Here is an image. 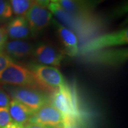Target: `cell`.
I'll list each match as a JSON object with an SVG mask.
<instances>
[{
	"instance_id": "obj_27",
	"label": "cell",
	"mask_w": 128,
	"mask_h": 128,
	"mask_svg": "<svg viewBox=\"0 0 128 128\" xmlns=\"http://www.w3.org/2000/svg\"><path fill=\"white\" fill-rule=\"evenodd\" d=\"M51 2H58L60 0H50Z\"/></svg>"
},
{
	"instance_id": "obj_4",
	"label": "cell",
	"mask_w": 128,
	"mask_h": 128,
	"mask_svg": "<svg viewBox=\"0 0 128 128\" xmlns=\"http://www.w3.org/2000/svg\"><path fill=\"white\" fill-rule=\"evenodd\" d=\"M28 66L45 92L52 93L65 84L61 72L55 67L40 64H30Z\"/></svg>"
},
{
	"instance_id": "obj_18",
	"label": "cell",
	"mask_w": 128,
	"mask_h": 128,
	"mask_svg": "<svg viewBox=\"0 0 128 128\" xmlns=\"http://www.w3.org/2000/svg\"><path fill=\"white\" fill-rule=\"evenodd\" d=\"M12 121L8 108H0V128H4Z\"/></svg>"
},
{
	"instance_id": "obj_7",
	"label": "cell",
	"mask_w": 128,
	"mask_h": 128,
	"mask_svg": "<svg viewBox=\"0 0 128 128\" xmlns=\"http://www.w3.org/2000/svg\"><path fill=\"white\" fill-rule=\"evenodd\" d=\"M30 33L36 34L50 24L52 19V14L46 7L35 2L25 14Z\"/></svg>"
},
{
	"instance_id": "obj_20",
	"label": "cell",
	"mask_w": 128,
	"mask_h": 128,
	"mask_svg": "<svg viewBox=\"0 0 128 128\" xmlns=\"http://www.w3.org/2000/svg\"><path fill=\"white\" fill-rule=\"evenodd\" d=\"M12 62H14L13 60L4 52L0 51V72Z\"/></svg>"
},
{
	"instance_id": "obj_2",
	"label": "cell",
	"mask_w": 128,
	"mask_h": 128,
	"mask_svg": "<svg viewBox=\"0 0 128 128\" xmlns=\"http://www.w3.org/2000/svg\"><path fill=\"white\" fill-rule=\"evenodd\" d=\"M0 82L45 92L31 70L14 62L0 72Z\"/></svg>"
},
{
	"instance_id": "obj_26",
	"label": "cell",
	"mask_w": 128,
	"mask_h": 128,
	"mask_svg": "<svg viewBox=\"0 0 128 128\" xmlns=\"http://www.w3.org/2000/svg\"><path fill=\"white\" fill-rule=\"evenodd\" d=\"M76 1H77V2L79 3V4H80L81 5V6H83V7H84L85 8H86V7H85V6H84V0H76Z\"/></svg>"
},
{
	"instance_id": "obj_16",
	"label": "cell",
	"mask_w": 128,
	"mask_h": 128,
	"mask_svg": "<svg viewBox=\"0 0 128 128\" xmlns=\"http://www.w3.org/2000/svg\"><path fill=\"white\" fill-rule=\"evenodd\" d=\"M8 2L14 14L24 17L34 0H9Z\"/></svg>"
},
{
	"instance_id": "obj_15",
	"label": "cell",
	"mask_w": 128,
	"mask_h": 128,
	"mask_svg": "<svg viewBox=\"0 0 128 128\" xmlns=\"http://www.w3.org/2000/svg\"><path fill=\"white\" fill-rule=\"evenodd\" d=\"M58 3L66 12L74 17L83 15L88 12L76 0H60Z\"/></svg>"
},
{
	"instance_id": "obj_5",
	"label": "cell",
	"mask_w": 128,
	"mask_h": 128,
	"mask_svg": "<svg viewBox=\"0 0 128 128\" xmlns=\"http://www.w3.org/2000/svg\"><path fill=\"white\" fill-rule=\"evenodd\" d=\"M128 28H126L103 34L88 42L81 48L79 54L84 55L95 51L103 50L105 48L124 45L128 44Z\"/></svg>"
},
{
	"instance_id": "obj_12",
	"label": "cell",
	"mask_w": 128,
	"mask_h": 128,
	"mask_svg": "<svg viewBox=\"0 0 128 128\" xmlns=\"http://www.w3.org/2000/svg\"><path fill=\"white\" fill-rule=\"evenodd\" d=\"M58 33L65 48L64 52L71 57L79 55L78 39L76 34L70 29L62 26H59Z\"/></svg>"
},
{
	"instance_id": "obj_3",
	"label": "cell",
	"mask_w": 128,
	"mask_h": 128,
	"mask_svg": "<svg viewBox=\"0 0 128 128\" xmlns=\"http://www.w3.org/2000/svg\"><path fill=\"white\" fill-rule=\"evenodd\" d=\"M2 88L12 99L26 106L33 112L50 102V97L42 91L6 84Z\"/></svg>"
},
{
	"instance_id": "obj_25",
	"label": "cell",
	"mask_w": 128,
	"mask_h": 128,
	"mask_svg": "<svg viewBox=\"0 0 128 128\" xmlns=\"http://www.w3.org/2000/svg\"><path fill=\"white\" fill-rule=\"evenodd\" d=\"M34 1L39 4L46 8L48 7V5L50 3V0H34Z\"/></svg>"
},
{
	"instance_id": "obj_19",
	"label": "cell",
	"mask_w": 128,
	"mask_h": 128,
	"mask_svg": "<svg viewBox=\"0 0 128 128\" xmlns=\"http://www.w3.org/2000/svg\"><path fill=\"white\" fill-rule=\"evenodd\" d=\"M12 98L2 87H0V108H8Z\"/></svg>"
},
{
	"instance_id": "obj_22",
	"label": "cell",
	"mask_w": 128,
	"mask_h": 128,
	"mask_svg": "<svg viewBox=\"0 0 128 128\" xmlns=\"http://www.w3.org/2000/svg\"><path fill=\"white\" fill-rule=\"evenodd\" d=\"M106 0H84V4L88 10H92L96 7Z\"/></svg>"
},
{
	"instance_id": "obj_11",
	"label": "cell",
	"mask_w": 128,
	"mask_h": 128,
	"mask_svg": "<svg viewBox=\"0 0 128 128\" xmlns=\"http://www.w3.org/2000/svg\"><path fill=\"white\" fill-rule=\"evenodd\" d=\"M6 28L8 37L14 40L27 39L31 33L28 22L24 16H17L12 19Z\"/></svg>"
},
{
	"instance_id": "obj_10",
	"label": "cell",
	"mask_w": 128,
	"mask_h": 128,
	"mask_svg": "<svg viewBox=\"0 0 128 128\" xmlns=\"http://www.w3.org/2000/svg\"><path fill=\"white\" fill-rule=\"evenodd\" d=\"M34 47L31 44L22 40H14L7 42L5 46V53L12 60H20L33 55Z\"/></svg>"
},
{
	"instance_id": "obj_9",
	"label": "cell",
	"mask_w": 128,
	"mask_h": 128,
	"mask_svg": "<svg viewBox=\"0 0 128 128\" xmlns=\"http://www.w3.org/2000/svg\"><path fill=\"white\" fill-rule=\"evenodd\" d=\"M33 56L40 64L58 67L64 58V52L50 44H42L34 49Z\"/></svg>"
},
{
	"instance_id": "obj_1",
	"label": "cell",
	"mask_w": 128,
	"mask_h": 128,
	"mask_svg": "<svg viewBox=\"0 0 128 128\" xmlns=\"http://www.w3.org/2000/svg\"><path fill=\"white\" fill-rule=\"evenodd\" d=\"M50 103L61 113L64 126L74 125L79 116V108L76 94L68 84L52 92Z\"/></svg>"
},
{
	"instance_id": "obj_8",
	"label": "cell",
	"mask_w": 128,
	"mask_h": 128,
	"mask_svg": "<svg viewBox=\"0 0 128 128\" xmlns=\"http://www.w3.org/2000/svg\"><path fill=\"white\" fill-rule=\"evenodd\" d=\"M84 55V60L88 63L116 66L127 60L128 50H100Z\"/></svg>"
},
{
	"instance_id": "obj_14",
	"label": "cell",
	"mask_w": 128,
	"mask_h": 128,
	"mask_svg": "<svg viewBox=\"0 0 128 128\" xmlns=\"http://www.w3.org/2000/svg\"><path fill=\"white\" fill-rule=\"evenodd\" d=\"M47 8L65 25L71 28L75 27L76 21L74 16L66 12L58 2H50Z\"/></svg>"
},
{
	"instance_id": "obj_13",
	"label": "cell",
	"mask_w": 128,
	"mask_h": 128,
	"mask_svg": "<svg viewBox=\"0 0 128 128\" xmlns=\"http://www.w3.org/2000/svg\"><path fill=\"white\" fill-rule=\"evenodd\" d=\"M8 109L12 121L24 125L28 124L34 113L26 106L14 99L11 100Z\"/></svg>"
},
{
	"instance_id": "obj_24",
	"label": "cell",
	"mask_w": 128,
	"mask_h": 128,
	"mask_svg": "<svg viewBox=\"0 0 128 128\" xmlns=\"http://www.w3.org/2000/svg\"><path fill=\"white\" fill-rule=\"evenodd\" d=\"M4 128H25V126L24 124H19L12 121Z\"/></svg>"
},
{
	"instance_id": "obj_21",
	"label": "cell",
	"mask_w": 128,
	"mask_h": 128,
	"mask_svg": "<svg viewBox=\"0 0 128 128\" xmlns=\"http://www.w3.org/2000/svg\"><path fill=\"white\" fill-rule=\"evenodd\" d=\"M8 35L5 28H0V51H4L7 42Z\"/></svg>"
},
{
	"instance_id": "obj_6",
	"label": "cell",
	"mask_w": 128,
	"mask_h": 128,
	"mask_svg": "<svg viewBox=\"0 0 128 128\" xmlns=\"http://www.w3.org/2000/svg\"><path fill=\"white\" fill-rule=\"evenodd\" d=\"M28 123L53 128H64V122L61 113L50 102L34 112Z\"/></svg>"
},
{
	"instance_id": "obj_23",
	"label": "cell",
	"mask_w": 128,
	"mask_h": 128,
	"mask_svg": "<svg viewBox=\"0 0 128 128\" xmlns=\"http://www.w3.org/2000/svg\"><path fill=\"white\" fill-rule=\"evenodd\" d=\"M25 126V128H53L49 126L42 125V124H30V123H28Z\"/></svg>"
},
{
	"instance_id": "obj_17",
	"label": "cell",
	"mask_w": 128,
	"mask_h": 128,
	"mask_svg": "<svg viewBox=\"0 0 128 128\" xmlns=\"http://www.w3.org/2000/svg\"><path fill=\"white\" fill-rule=\"evenodd\" d=\"M12 14L13 12L8 1L0 0V23L10 20Z\"/></svg>"
}]
</instances>
